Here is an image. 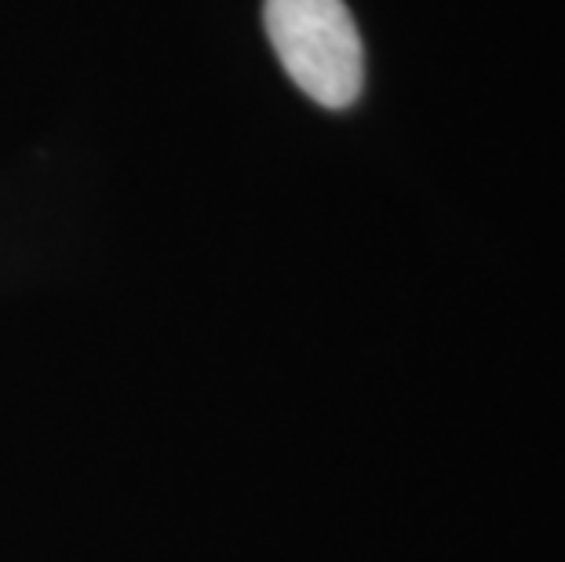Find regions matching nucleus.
Instances as JSON below:
<instances>
[{
    "label": "nucleus",
    "mask_w": 565,
    "mask_h": 562,
    "mask_svg": "<svg viewBox=\"0 0 565 562\" xmlns=\"http://www.w3.org/2000/svg\"><path fill=\"white\" fill-rule=\"evenodd\" d=\"M267 33L285 74L310 99L343 110L365 77L362 38L343 0H267Z\"/></svg>",
    "instance_id": "nucleus-1"
}]
</instances>
